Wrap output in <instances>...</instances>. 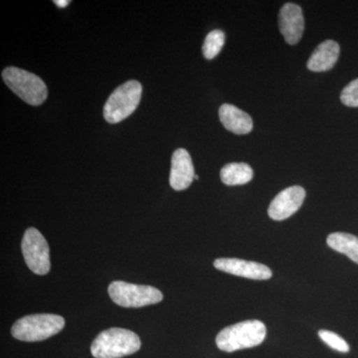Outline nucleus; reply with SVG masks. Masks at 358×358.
<instances>
[{
  "label": "nucleus",
  "instance_id": "nucleus-1",
  "mask_svg": "<svg viewBox=\"0 0 358 358\" xmlns=\"http://www.w3.org/2000/svg\"><path fill=\"white\" fill-rule=\"evenodd\" d=\"M141 339L129 329L113 327L99 334L91 345L95 358H121L140 350Z\"/></svg>",
  "mask_w": 358,
  "mask_h": 358
},
{
  "label": "nucleus",
  "instance_id": "nucleus-2",
  "mask_svg": "<svg viewBox=\"0 0 358 358\" xmlns=\"http://www.w3.org/2000/svg\"><path fill=\"white\" fill-rule=\"evenodd\" d=\"M267 334L265 324L260 320H246L222 329L216 336L219 350L234 352L261 345Z\"/></svg>",
  "mask_w": 358,
  "mask_h": 358
},
{
  "label": "nucleus",
  "instance_id": "nucleus-3",
  "mask_svg": "<svg viewBox=\"0 0 358 358\" xmlns=\"http://www.w3.org/2000/svg\"><path fill=\"white\" fill-rule=\"evenodd\" d=\"M65 327L64 317L50 313L26 315L18 320L11 329V334L22 341H41L60 333Z\"/></svg>",
  "mask_w": 358,
  "mask_h": 358
},
{
  "label": "nucleus",
  "instance_id": "nucleus-4",
  "mask_svg": "<svg viewBox=\"0 0 358 358\" xmlns=\"http://www.w3.org/2000/svg\"><path fill=\"white\" fill-rule=\"evenodd\" d=\"M2 78L7 87L29 105L40 106L46 101V84L36 75L20 68L8 67L2 72Z\"/></svg>",
  "mask_w": 358,
  "mask_h": 358
},
{
  "label": "nucleus",
  "instance_id": "nucleus-5",
  "mask_svg": "<svg viewBox=\"0 0 358 358\" xmlns=\"http://www.w3.org/2000/svg\"><path fill=\"white\" fill-rule=\"evenodd\" d=\"M143 87L138 81H128L113 92L103 107V117L117 124L129 117L140 105Z\"/></svg>",
  "mask_w": 358,
  "mask_h": 358
},
{
  "label": "nucleus",
  "instance_id": "nucleus-6",
  "mask_svg": "<svg viewBox=\"0 0 358 358\" xmlns=\"http://www.w3.org/2000/svg\"><path fill=\"white\" fill-rule=\"evenodd\" d=\"M108 292L113 301L124 308L145 307L159 303L164 299L162 292L155 287L122 281L113 282Z\"/></svg>",
  "mask_w": 358,
  "mask_h": 358
},
{
  "label": "nucleus",
  "instance_id": "nucleus-7",
  "mask_svg": "<svg viewBox=\"0 0 358 358\" xmlns=\"http://www.w3.org/2000/svg\"><path fill=\"white\" fill-rule=\"evenodd\" d=\"M26 265L34 274L43 275L50 271V249L36 228H28L21 243Z\"/></svg>",
  "mask_w": 358,
  "mask_h": 358
},
{
  "label": "nucleus",
  "instance_id": "nucleus-8",
  "mask_svg": "<svg viewBox=\"0 0 358 358\" xmlns=\"http://www.w3.org/2000/svg\"><path fill=\"white\" fill-rule=\"evenodd\" d=\"M306 199V190L294 185L280 192L271 202L268 214L273 220H286L301 208Z\"/></svg>",
  "mask_w": 358,
  "mask_h": 358
},
{
  "label": "nucleus",
  "instance_id": "nucleus-9",
  "mask_svg": "<svg viewBox=\"0 0 358 358\" xmlns=\"http://www.w3.org/2000/svg\"><path fill=\"white\" fill-rule=\"evenodd\" d=\"M214 267L228 274L251 280H268L272 271L263 264L235 258H221L214 261Z\"/></svg>",
  "mask_w": 358,
  "mask_h": 358
},
{
  "label": "nucleus",
  "instance_id": "nucleus-10",
  "mask_svg": "<svg viewBox=\"0 0 358 358\" xmlns=\"http://www.w3.org/2000/svg\"><path fill=\"white\" fill-rule=\"evenodd\" d=\"M279 27L287 43H298L305 30V18L301 7L294 3L285 4L279 13Z\"/></svg>",
  "mask_w": 358,
  "mask_h": 358
},
{
  "label": "nucleus",
  "instance_id": "nucleus-11",
  "mask_svg": "<svg viewBox=\"0 0 358 358\" xmlns=\"http://www.w3.org/2000/svg\"><path fill=\"white\" fill-rule=\"evenodd\" d=\"M194 166L189 152L185 148H178L171 159L169 183L174 190L181 192L187 189L194 180Z\"/></svg>",
  "mask_w": 358,
  "mask_h": 358
},
{
  "label": "nucleus",
  "instance_id": "nucleus-12",
  "mask_svg": "<svg viewBox=\"0 0 358 358\" xmlns=\"http://www.w3.org/2000/svg\"><path fill=\"white\" fill-rule=\"evenodd\" d=\"M341 48L338 42L327 40L313 52L308 60V69L313 72H326L333 69L338 62Z\"/></svg>",
  "mask_w": 358,
  "mask_h": 358
},
{
  "label": "nucleus",
  "instance_id": "nucleus-13",
  "mask_svg": "<svg viewBox=\"0 0 358 358\" xmlns=\"http://www.w3.org/2000/svg\"><path fill=\"white\" fill-rule=\"evenodd\" d=\"M219 119L231 133L249 134L253 129V120L246 112L230 103H224L219 109Z\"/></svg>",
  "mask_w": 358,
  "mask_h": 358
},
{
  "label": "nucleus",
  "instance_id": "nucleus-14",
  "mask_svg": "<svg viewBox=\"0 0 358 358\" xmlns=\"http://www.w3.org/2000/svg\"><path fill=\"white\" fill-rule=\"evenodd\" d=\"M253 169L245 162L226 164L220 171L221 180L224 185L229 186L246 185L253 179Z\"/></svg>",
  "mask_w": 358,
  "mask_h": 358
},
{
  "label": "nucleus",
  "instance_id": "nucleus-15",
  "mask_svg": "<svg viewBox=\"0 0 358 358\" xmlns=\"http://www.w3.org/2000/svg\"><path fill=\"white\" fill-rule=\"evenodd\" d=\"M327 243L338 253L345 254L358 264V237L348 233L336 232L329 235Z\"/></svg>",
  "mask_w": 358,
  "mask_h": 358
},
{
  "label": "nucleus",
  "instance_id": "nucleus-16",
  "mask_svg": "<svg viewBox=\"0 0 358 358\" xmlns=\"http://www.w3.org/2000/svg\"><path fill=\"white\" fill-rule=\"evenodd\" d=\"M224 43H225V34L222 30L216 29L209 33L202 47L204 57L208 60L215 58L222 50Z\"/></svg>",
  "mask_w": 358,
  "mask_h": 358
},
{
  "label": "nucleus",
  "instance_id": "nucleus-17",
  "mask_svg": "<svg viewBox=\"0 0 358 358\" xmlns=\"http://www.w3.org/2000/svg\"><path fill=\"white\" fill-rule=\"evenodd\" d=\"M319 336L324 343H327L333 350L343 353L350 352V345L338 334L329 331H320Z\"/></svg>",
  "mask_w": 358,
  "mask_h": 358
},
{
  "label": "nucleus",
  "instance_id": "nucleus-18",
  "mask_svg": "<svg viewBox=\"0 0 358 358\" xmlns=\"http://www.w3.org/2000/svg\"><path fill=\"white\" fill-rule=\"evenodd\" d=\"M341 103L350 108H358V78L350 82L341 92Z\"/></svg>",
  "mask_w": 358,
  "mask_h": 358
},
{
  "label": "nucleus",
  "instance_id": "nucleus-19",
  "mask_svg": "<svg viewBox=\"0 0 358 358\" xmlns=\"http://www.w3.org/2000/svg\"><path fill=\"white\" fill-rule=\"evenodd\" d=\"M54 3H55L56 6L61 7V8H64V7L67 6L68 4L70 3V1H68V0H55Z\"/></svg>",
  "mask_w": 358,
  "mask_h": 358
},
{
  "label": "nucleus",
  "instance_id": "nucleus-20",
  "mask_svg": "<svg viewBox=\"0 0 358 358\" xmlns=\"http://www.w3.org/2000/svg\"><path fill=\"white\" fill-rule=\"evenodd\" d=\"M199 176H196V174H195V176H194V179H199Z\"/></svg>",
  "mask_w": 358,
  "mask_h": 358
}]
</instances>
